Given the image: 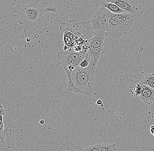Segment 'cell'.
<instances>
[{"label":"cell","instance_id":"obj_6","mask_svg":"<svg viewBox=\"0 0 154 151\" xmlns=\"http://www.w3.org/2000/svg\"><path fill=\"white\" fill-rule=\"evenodd\" d=\"M111 11L105 8H102L97 11L91 20L93 29L97 32H105L108 29L109 22Z\"/></svg>","mask_w":154,"mask_h":151},{"label":"cell","instance_id":"obj_14","mask_svg":"<svg viewBox=\"0 0 154 151\" xmlns=\"http://www.w3.org/2000/svg\"><path fill=\"white\" fill-rule=\"evenodd\" d=\"M11 134V131L8 128H6L3 130H0V142H1V149H2L4 146L5 138L6 136Z\"/></svg>","mask_w":154,"mask_h":151},{"label":"cell","instance_id":"obj_10","mask_svg":"<svg viewBox=\"0 0 154 151\" xmlns=\"http://www.w3.org/2000/svg\"><path fill=\"white\" fill-rule=\"evenodd\" d=\"M56 151H84V149L74 144L71 140H68L63 142Z\"/></svg>","mask_w":154,"mask_h":151},{"label":"cell","instance_id":"obj_3","mask_svg":"<svg viewBox=\"0 0 154 151\" xmlns=\"http://www.w3.org/2000/svg\"><path fill=\"white\" fill-rule=\"evenodd\" d=\"M86 54L85 52L76 51L74 49L63 50L58 54L59 64L63 67L67 74L68 88L70 91L73 86L71 77L72 71L84 59Z\"/></svg>","mask_w":154,"mask_h":151},{"label":"cell","instance_id":"obj_2","mask_svg":"<svg viewBox=\"0 0 154 151\" xmlns=\"http://www.w3.org/2000/svg\"><path fill=\"white\" fill-rule=\"evenodd\" d=\"M133 14L130 13L114 14L111 12L106 36L119 38L126 34L134 21Z\"/></svg>","mask_w":154,"mask_h":151},{"label":"cell","instance_id":"obj_21","mask_svg":"<svg viewBox=\"0 0 154 151\" xmlns=\"http://www.w3.org/2000/svg\"><path fill=\"white\" fill-rule=\"evenodd\" d=\"M96 104H97V105H102V104H103V102H102V101L100 99H99L97 101Z\"/></svg>","mask_w":154,"mask_h":151},{"label":"cell","instance_id":"obj_17","mask_svg":"<svg viewBox=\"0 0 154 151\" xmlns=\"http://www.w3.org/2000/svg\"><path fill=\"white\" fill-rule=\"evenodd\" d=\"M101 145L98 144L86 147L84 149V151H100Z\"/></svg>","mask_w":154,"mask_h":151},{"label":"cell","instance_id":"obj_5","mask_svg":"<svg viewBox=\"0 0 154 151\" xmlns=\"http://www.w3.org/2000/svg\"><path fill=\"white\" fill-rule=\"evenodd\" d=\"M44 13L43 5L40 3L31 2L20 11V23L27 26L33 27L41 21Z\"/></svg>","mask_w":154,"mask_h":151},{"label":"cell","instance_id":"obj_12","mask_svg":"<svg viewBox=\"0 0 154 151\" xmlns=\"http://www.w3.org/2000/svg\"><path fill=\"white\" fill-rule=\"evenodd\" d=\"M101 5L103 7L105 8L110 11L111 12L114 14H121V13H125V11L120 8L118 6L115 4L111 2L106 1H103L101 3Z\"/></svg>","mask_w":154,"mask_h":151},{"label":"cell","instance_id":"obj_19","mask_svg":"<svg viewBox=\"0 0 154 151\" xmlns=\"http://www.w3.org/2000/svg\"><path fill=\"white\" fill-rule=\"evenodd\" d=\"M7 111V110L5 109L3 107L2 105L1 104V107H0V115H4Z\"/></svg>","mask_w":154,"mask_h":151},{"label":"cell","instance_id":"obj_13","mask_svg":"<svg viewBox=\"0 0 154 151\" xmlns=\"http://www.w3.org/2000/svg\"><path fill=\"white\" fill-rule=\"evenodd\" d=\"M140 82L142 84L148 86L154 90V73L147 74Z\"/></svg>","mask_w":154,"mask_h":151},{"label":"cell","instance_id":"obj_18","mask_svg":"<svg viewBox=\"0 0 154 151\" xmlns=\"http://www.w3.org/2000/svg\"><path fill=\"white\" fill-rule=\"evenodd\" d=\"M2 115H0V117H1V119H0V130H4V122L3 118Z\"/></svg>","mask_w":154,"mask_h":151},{"label":"cell","instance_id":"obj_8","mask_svg":"<svg viewBox=\"0 0 154 151\" xmlns=\"http://www.w3.org/2000/svg\"><path fill=\"white\" fill-rule=\"evenodd\" d=\"M115 4L124 10L125 13H131L133 15L136 12L137 8L132 3L128 0H106Z\"/></svg>","mask_w":154,"mask_h":151},{"label":"cell","instance_id":"obj_4","mask_svg":"<svg viewBox=\"0 0 154 151\" xmlns=\"http://www.w3.org/2000/svg\"><path fill=\"white\" fill-rule=\"evenodd\" d=\"M60 29L63 33L69 32L75 35L77 44L83 40L90 42L91 38L98 33L92 27L91 20L78 23L75 20H71L70 23H62Z\"/></svg>","mask_w":154,"mask_h":151},{"label":"cell","instance_id":"obj_11","mask_svg":"<svg viewBox=\"0 0 154 151\" xmlns=\"http://www.w3.org/2000/svg\"><path fill=\"white\" fill-rule=\"evenodd\" d=\"M34 2L40 3L44 7V12L48 13L49 12H53L57 13L56 8L54 5V0H33Z\"/></svg>","mask_w":154,"mask_h":151},{"label":"cell","instance_id":"obj_20","mask_svg":"<svg viewBox=\"0 0 154 151\" xmlns=\"http://www.w3.org/2000/svg\"><path fill=\"white\" fill-rule=\"evenodd\" d=\"M150 131L151 133L154 136V125L151 126V128H150Z\"/></svg>","mask_w":154,"mask_h":151},{"label":"cell","instance_id":"obj_16","mask_svg":"<svg viewBox=\"0 0 154 151\" xmlns=\"http://www.w3.org/2000/svg\"><path fill=\"white\" fill-rule=\"evenodd\" d=\"M116 149L115 144L104 143L101 145L100 151H115Z\"/></svg>","mask_w":154,"mask_h":151},{"label":"cell","instance_id":"obj_7","mask_svg":"<svg viewBox=\"0 0 154 151\" xmlns=\"http://www.w3.org/2000/svg\"><path fill=\"white\" fill-rule=\"evenodd\" d=\"M144 103L150 105L154 101V90L150 86L142 84V90L138 97Z\"/></svg>","mask_w":154,"mask_h":151},{"label":"cell","instance_id":"obj_9","mask_svg":"<svg viewBox=\"0 0 154 151\" xmlns=\"http://www.w3.org/2000/svg\"><path fill=\"white\" fill-rule=\"evenodd\" d=\"M63 42L65 44L64 50L74 49L77 45L75 36L72 32H64Z\"/></svg>","mask_w":154,"mask_h":151},{"label":"cell","instance_id":"obj_15","mask_svg":"<svg viewBox=\"0 0 154 151\" xmlns=\"http://www.w3.org/2000/svg\"><path fill=\"white\" fill-rule=\"evenodd\" d=\"M131 88V89L130 90L131 94L134 95L135 97L138 98L142 90V84L141 82H140L139 83H137L133 87Z\"/></svg>","mask_w":154,"mask_h":151},{"label":"cell","instance_id":"obj_1","mask_svg":"<svg viewBox=\"0 0 154 151\" xmlns=\"http://www.w3.org/2000/svg\"><path fill=\"white\" fill-rule=\"evenodd\" d=\"M96 65L93 61L86 68H82L79 66L76 67L72 73V82L71 91L76 93L89 95L92 91L93 77Z\"/></svg>","mask_w":154,"mask_h":151},{"label":"cell","instance_id":"obj_22","mask_svg":"<svg viewBox=\"0 0 154 151\" xmlns=\"http://www.w3.org/2000/svg\"><path fill=\"white\" fill-rule=\"evenodd\" d=\"M40 124L41 125H44L45 124V121L44 120H41L40 122Z\"/></svg>","mask_w":154,"mask_h":151}]
</instances>
